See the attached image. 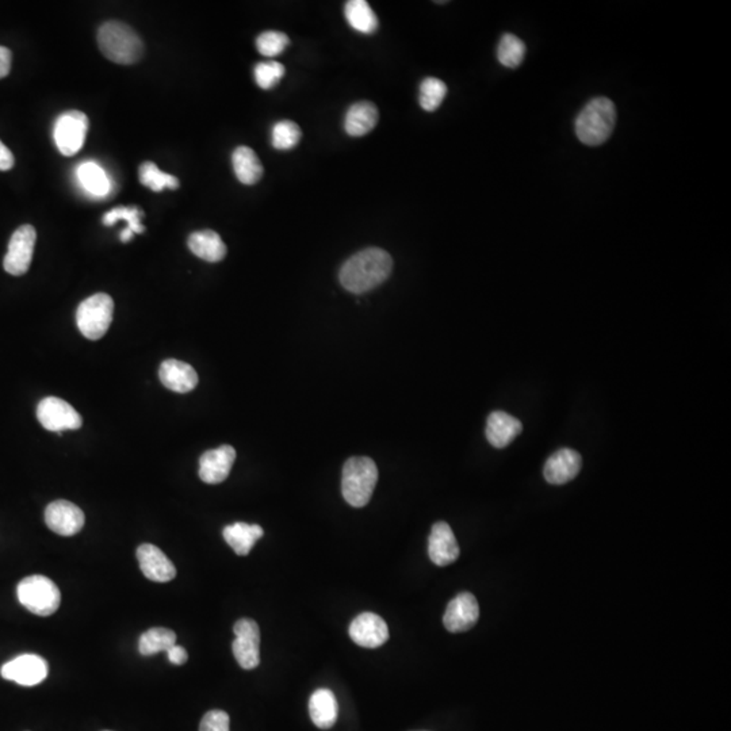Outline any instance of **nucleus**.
Returning a JSON list of instances; mask_svg holds the SVG:
<instances>
[{"label": "nucleus", "mask_w": 731, "mask_h": 731, "mask_svg": "<svg viewBox=\"0 0 731 731\" xmlns=\"http://www.w3.org/2000/svg\"><path fill=\"white\" fill-rule=\"evenodd\" d=\"M391 256L381 248H366L344 263L339 279L347 292L363 294L380 286L390 275Z\"/></svg>", "instance_id": "nucleus-1"}, {"label": "nucleus", "mask_w": 731, "mask_h": 731, "mask_svg": "<svg viewBox=\"0 0 731 731\" xmlns=\"http://www.w3.org/2000/svg\"><path fill=\"white\" fill-rule=\"evenodd\" d=\"M98 45L102 53L116 64H136L144 54L140 36L119 21H109L99 28Z\"/></svg>", "instance_id": "nucleus-2"}, {"label": "nucleus", "mask_w": 731, "mask_h": 731, "mask_svg": "<svg viewBox=\"0 0 731 731\" xmlns=\"http://www.w3.org/2000/svg\"><path fill=\"white\" fill-rule=\"evenodd\" d=\"M616 125V109L604 96L585 104L576 119V135L582 144L599 146L612 135Z\"/></svg>", "instance_id": "nucleus-3"}, {"label": "nucleus", "mask_w": 731, "mask_h": 731, "mask_svg": "<svg viewBox=\"0 0 731 731\" xmlns=\"http://www.w3.org/2000/svg\"><path fill=\"white\" fill-rule=\"evenodd\" d=\"M377 482L378 467L369 456H352L344 464L341 493L344 500L354 508L369 504Z\"/></svg>", "instance_id": "nucleus-4"}, {"label": "nucleus", "mask_w": 731, "mask_h": 731, "mask_svg": "<svg viewBox=\"0 0 731 731\" xmlns=\"http://www.w3.org/2000/svg\"><path fill=\"white\" fill-rule=\"evenodd\" d=\"M21 604L34 615L49 616L59 610L62 594L57 585L48 577L36 574L26 577L17 588Z\"/></svg>", "instance_id": "nucleus-5"}, {"label": "nucleus", "mask_w": 731, "mask_h": 731, "mask_svg": "<svg viewBox=\"0 0 731 731\" xmlns=\"http://www.w3.org/2000/svg\"><path fill=\"white\" fill-rule=\"evenodd\" d=\"M114 315V301L106 292L88 297L78 308V328L85 338L99 341L109 331Z\"/></svg>", "instance_id": "nucleus-6"}, {"label": "nucleus", "mask_w": 731, "mask_h": 731, "mask_svg": "<svg viewBox=\"0 0 731 731\" xmlns=\"http://www.w3.org/2000/svg\"><path fill=\"white\" fill-rule=\"evenodd\" d=\"M87 116L78 110L65 111L54 124V141L64 156L77 155L85 145L88 132Z\"/></svg>", "instance_id": "nucleus-7"}, {"label": "nucleus", "mask_w": 731, "mask_h": 731, "mask_svg": "<svg viewBox=\"0 0 731 731\" xmlns=\"http://www.w3.org/2000/svg\"><path fill=\"white\" fill-rule=\"evenodd\" d=\"M234 639L232 644L236 661L245 670H252L260 664V630L252 619L242 618L234 628Z\"/></svg>", "instance_id": "nucleus-8"}, {"label": "nucleus", "mask_w": 731, "mask_h": 731, "mask_svg": "<svg viewBox=\"0 0 731 731\" xmlns=\"http://www.w3.org/2000/svg\"><path fill=\"white\" fill-rule=\"evenodd\" d=\"M37 419L45 430L52 432L79 430L83 425L82 416L77 409L57 397L41 399L37 407Z\"/></svg>", "instance_id": "nucleus-9"}, {"label": "nucleus", "mask_w": 731, "mask_h": 731, "mask_svg": "<svg viewBox=\"0 0 731 731\" xmlns=\"http://www.w3.org/2000/svg\"><path fill=\"white\" fill-rule=\"evenodd\" d=\"M37 232L34 226H22L12 234L9 250L4 256V267L10 275L21 276L28 273L33 260Z\"/></svg>", "instance_id": "nucleus-10"}, {"label": "nucleus", "mask_w": 731, "mask_h": 731, "mask_svg": "<svg viewBox=\"0 0 731 731\" xmlns=\"http://www.w3.org/2000/svg\"><path fill=\"white\" fill-rule=\"evenodd\" d=\"M2 678L20 686H33L48 678V662L37 654H23L2 667Z\"/></svg>", "instance_id": "nucleus-11"}, {"label": "nucleus", "mask_w": 731, "mask_h": 731, "mask_svg": "<svg viewBox=\"0 0 731 731\" xmlns=\"http://www.w3.org/2000/svg\"><path fill=\"white\" fill-rule=\"evenodd\" d=\"M85 521L82 509L70 501L57 500L46 506V526L62 537H72L82 531Z\"/></svg>", "instance_id": "nucleus-12"}, {"label": "nucleus", "mask_w": 731, "mask_h": 731, "mask_svg": "<svg viewBox=\"0 0 731 731\" xmlns=\"http://www.w3.org/2000/svg\"><path fill=\"white\" fill-rule=\"evenodd\" d=\"M349 637L355 644L366 649H377L389 639L386 621L377 613L363 612L351 621Z\"/></svg>", "instance_id": "nucleus-13"}, {"label": "nucleus", "mask_w": 731, "mask_h": 731, "mask_svg": "<svg viewBox=\"0 0 731 731\" xmlns=\"http://www.w3.org/2000/svg\"><path fill=\"white\" fill-rule=\"evenodd\" d=\"M479 618V602L474 595L464 592L448 603V610L443 616V623L450 633H464L474 628Z\"/></svg>", "instance_id": "nucleus-14"}, {"label": "nucleus", "mask_w": 731, "mask_h": 731, "mask_svg": "<svg viewBox=\"0 0 731 731\" xmlns=\"http://www.w3.org/2000/svg\"><path fill=\"white\" fill-rule=\"evenodd\" d=\"M236 461V450L232 446H219L206 451L200 458V479L205 484L217 485L228 479Z\"/></svg>", "instance_id": "nucleus-15"}, {"label": "nucleus", "mask_w": 731, "mask_h": 731, "mask_svg": "<svg viewBox=\"0 0 731 731\" xmlns=\"http://www.w3.org/2000/svg\"><path fill=\"white\" fill-rule=\"evenodd\" d=\"M461 554L458 542L453 530L446 522H438L431 530L428 539V555L438 566H448L456 563Z\"/></svg>", "instance_id": "nucleus-16"}, {"label": "nucleus", "mask_w": 731, "mask_h": 731, "mask_svg": "<svg viewBox=\"0 0 731 731\" xmlns=\"http://www.w3.org/2000/svg\"><path fill=\"white\" fill-rule=\"evenodd\" d=\"M137 560L141 571L153 582H168L177 577V568L160 548L144 543L137 548Z\"/></svg>", "instance_id": "nucleus-17"}, {"label": "nucleus", "mask_w": 731, "mask_h": 731, "mask_svg": "<svg viewBox=\"0 0 731 731\" xmlns=\"http://www.w3.org/2000/svg\"><path fill=\"white\" fill-rule=\"evenodd\" d=\"M582 466V458L571 448H561L553 454L546 462L543 475L546 481L552 485H563L571 482L579 475Z\"/></svg>", "instance_id": "nucleus-18"}, {"label": "nucleus", "mask_w": 731, "mask_h": 731, "mask_svg": "<svg viewBox=\"0 0 731 731\" xmlns=\"http://www.w3.org/2000/svg\"><path fill=\"white\" fill-rule=\"evenodd\" d=\"M161 383L177 393H189L198 385V374L193 366L177 359H167L159 370Z\"/></svg>", "instance_id": "nucleus-19"}, {"label": "nucleus", "mask_w": 731, "mask_h": 731, "mask_svg": "<svg viewBox=\"0 0 731 731\" xmlns=\"http://www.w3.org/2000/svg\"><path fill=\"white\" fill-rule=\"evenodd\" d=\"M523 431L521 420L503 411H495L489 415L487 422L488 442L496 448H504L511 445Z\"/></svg>", "instance_id": "nucleus-20"}, {"label": "nucleus", "mask_w": 731, "mask_h": 731, "mask_svg": "<svg viewBox=\"0 0 731 731\" xmlns=\"http://www.w3.org/2000/svg\"><path fill=\"white\" fill-rule=\"evenodd\" d=\"M378 109L372 102L363 101L352 104L344 119V129L351 137H362L372 132L378 124Z\"/></svg>", "instance_id": "nucleus-21"}, {"label": "nucleus", "mask_w": 731, "mask_h": 731, "mask_svg": "<svg viewBox=\"0 0 731 731\" xmlns=\"http://www.w3.org/2000/svg\"><path fill=\"white\" fill-rule=\"evenodd\" d=\"M339 706L333 691L326 688L313 692L309 701L310 719L318 728L333 727L338 719Z\"/></svg>", "instance_id": "nucleus-22"}, {"label": "nucleus", "mask_w": 731, "mask_h": 731, "mask_svg": "<svg viewBox=\"0 0 731 731\" xmlns=\"http://www.w3.org/2000/svg\"><path fill=\"white\" fill-rule=\"evenodd\" d=\"M189 248L200 259L209 263L226 259V245L219 234L214 231L194 232L189 237Z\"/></svg>", "instance_id": "nucleus-23"}, {"label": "nucleus", "mask_w": 731, "mask_h": 731, "mask_svg": "<svg viewBox=\"0 0 731 731\" xmlns=\"http://www.w3.org/2000/svg\"><path fill=\"white\" fill-rule=\"evenodd\" d=\"M223 535L226 542L234 548L237 555H248L255 543L265 535V531L258 524L237 522L231 526H226Z\"/></svg>", "instance_id": "nucleus-24"}, {"label": "nucleus", "mask_w": 731, "mask_h": 731, "mask_svg": "<svg viewBox=\"0 0 731 731\" xmlns=\"http://www.w3.org/2000/svg\"><path fill=\"white\" fill-rule=\"evenodd\" d=\"M232 163H234V174L242 185L252 186L262 179V163L255 151L251 150L250 146H237L232 155Z\"/></svg>", "instance_id": "nucleus-25"}, {"label": "nucleus", "mask_w": 731, "mask_h": 731, "mask_svg": "<svg viewBox=\"0 0 731 731\" xmlns=\"http://www.w3.org/2000/svg\"><path fill=\"white\" fill-rule=\"evenodd\" d=\"M347 22L354 30L373 34L378 29V18L366 0H349L344 7Z\"/></svg>", "instance_id": "nucleus-26"}, {"label": "nucleus", "mask_w": 731, "mask_h": 731, "mask_svg": "<svg viewBox=\"0 0 731 731\" xmlns=\"http://www.w3.org/2000/svg\"><path fill=\"white\" fill-rule=\"evenodd\" d=\"M138 177L143 186L148 187L155 193L163 192L164 189H179L180 183L174 175L166 174L161 171L152 161H145L141 164L138 169Z\"/></svg>", "instance_id": "nucleus-27"}, {"label": "nucleus", "mask_w": 731, "mask_h": 731, "mask_svg": "<svg viewBox=\"0 0 731 731\" xmlns=\"http://www.w3.org/2000/svg\"><path fill=\"white\" fill-rule=\"evenodd\" d=\"M177 645V634L169 628H155L145 631L138 642V650L143 655L158 654L160 652H168Z\"/></svg>", "instance_id": "nucleus-28"}, {"label": "nucleus", "mask_w": 731, "mask_h": 731, "mask_svg": "<svg viewBox=\"0 0 731 731\" xmlns=\"http://www.w3.org/2000/svg\"><path fill=\"white\" fill-rule=\"evenodd\" d=\"M524 56H526V44L519 37L511 33L501 37L497 46V59L501 65L515 70L521 67Z\"/></svg>", "instance_id": "nucleus-29"}, {"label": "nucleus", "mask_w": 731, "mask_h": 731, "mask_svg": "<svg viewBox=\"0 0 731 731\" xmlns=\"http://www.w3.org/2000/svg\"><path fill=\"white\" fill-rule=\"evenodd\" d=\"M79 179L83 187L91 194L102 197L109 193L110 183L106 172L93 161H87L79 167Z\"/></svg>", "instance_id": "nucleus-30"}, {"label": "nucleus", "mask_w": 731, "mask_h": 731, "mask_svg": "<svg viewBox=\"0 0 731 731\" xmlns=\"http://www.w3.org/2000/svg\"><path fill=\"white\" fill-rule=\"evenodd\" d=\"M446 95H448V86L442 80L436 79V78H427L420 85V106L425 111L432 113V111L438 110L439 106L445 101Z\"/></svg>", "instance_id": "nucleus-31"}, {"label": "nucleus", "mask_w": 731, "mask_h": 731, "mask_svg": "<svg viewBox=\"0 0 731 731\" xmlns=\"http://www.w3.org/2000/svg\"><path fill=\"white\" fill-rule=\"evenodd\" d=\"M302 132L299 125L292 121H281L274 125L271 143L279 151L292 150L301 141Z\"/></svg>", "instance_id": "nucleus-32"}, {"label": "nucleus", "mask_w": 731, "mask_h": 731, "mask_svg": "<svg viewBox=\"0 0 731 731\" xmlns=\"http://www.w3.org/2000/svg\"><path fill=\"white\" fill-rule=\"evenodd\" d=\"M290 40L282 31L268 30L256 38V48L260 54L266 57H276L283 53L289 45Z\"/></svg>", "instance_id": "nucleus-33"}, {"label": "nucleus", "mask_w": 731, "mask_h": 731, "mask_svg": "<svg viewBox=\"0 0 731 731\" xmlns=\"http://www.w3.org/2000/svg\"><path fill=\"white\" fill-rule=\"evenodd\" d=\"M141 216H143V211H141L140 209L135 208V206H133V208L121 206V208L110 210L109 213L103 217V224L106 226H113L114 224L119 223V219H125L127 223V229H130L133 234H144L145 228H144L143 224H141Z\"/></svg>", "instance_id": "nucleus-34"}, {"label": "nucleus", "mask_w": 731, "mask_h": 731, "mask_svg": "<svg viewBox=\"0 0 731 731\" xmlns=\"http://www.w3.org/2000/svg\"><path fill=\"white\" fill-rule=\"evenodd\" d=\"M284 75V67L278 62H259L255 67L256 85L262 90H271L275 87Z\"/></svg>", "instance_id": "nucleus-35"}, {"label": "nucleus", "mask_w": 731, "mask_h": 731, "mask_svg": "<svg viewBox=\"0 0 731 731\" xmlns=\"http://www.w3.org/2000/svg\"><path fill=\"white\" fill-rule=\"evenodd\" d=\"M229 715L221 710L206 712L201 720L200 731H231L229 730Z\"/></svg>", "instance_id": "nucleus-36"}, {"label": "nucleus", "mask_w": 731, "mask_h": 731, "mask_svg": "<svg viewBox=\"0 0 731 731\" xmlns=\"http://www.w3.org/2000/svg\"><path fill=\"white\" fill-rule=\"evenodd\" d=\"M14 164L15 159L12 151L0 141V171H10Z\"/></svg>", "instance_id": "nucleus-37"}, {"label": "nucleus", "mask_w": 731, "mask_h": 731, "mask_svg": "<svg viewBox=\"0 0 731 731\" xmlns=\"http://www.w3.org/2000/svg\"><path fill=\"white\" fill-rule=\"evenodd\" d=\"M12 53L9 48L0 46V79H4L12 70Z\"/></svg>", "instance_id": "nucleus-38"}, {"label": "nucleus", "mask_w": 731, "mask_h": 731, "mask_svg": "<svg viewBox=\"0 0 731 731\" xmlns=\"http://www.w3.org/2000/svg\"><path fill=\"white\" fill-rule=\"evenodd\" d=\"M168 654V660L171 664L174 665H183L186 664L187 660H189V654H187L186 649L182 646H172L171 649L167 652Z\"/></svg>", "instance_id": "nucleus-39"}, {"label": "nucleus", "mask_w": 731, "mask_h": 731, "mask_svg": "<svg viewBox=\"0 0 731 731\" xmlns=\"http://www.w3.org/2000/svg\"><path fill=\"white\" fill-rule=\"evenodd\" d=\"M133 234H133V232L130 231V229H127V228L125 229V231H122V234H121V242H130V239H132Z\"/></svg>", "instance_id": "nucleus-40"}]
</instances>
